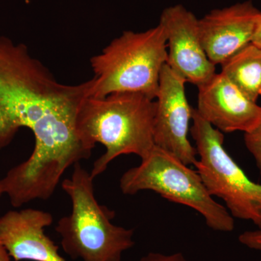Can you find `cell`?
<instances>
[{
    "mask_svg": "<svg viewBox=\"0 0 261 261\" xmlns=\"http://www.w3.org/2000/svg\"><path fill=\"white\" fill-rule=\"evenodd\" d=\"M94 179L80 163L73 166L71 177L61 185L71 200V213L58 221L56 230L73 260L121 261L123 252L135 246V232L113 224L116 213L98 202Z\"/></svg>",
    "mask_w": 261,
    "mask_h": 261,
    "instance_id": "3957f363",
    "label": "cell"
},
{
    "mask_svg": "<svg viewBox=\"0 0 261 261\" xmlns=\"http://www.w3.org/2000/svg\"><path fill=\"white\" fill-rule=\"evenodd\" d=\"M191 133L197 155L195 166L213 197L224 201L234 219L251 221L261 229V184L252 181L224 147L222 132L192 108Z\"/></svg>",
    "mask_w": 261,
    "mask_h": 261,
    "instance_id": "8992f818",
    "label": "cell"
},
{
    "mask_svg": "<svg viewBox=\"0 0 261 261\" xmlns=\"http://www.w3.org/2000/svg\"><path fill=\"white\" fill-rule=\"evenodd\" d=\"M166 60L167 37L161 24L146 32H123L91 58L94 76L90 96L139 92L154 99Z\"/></svg>",
    "mask_w": 261,
    "mask_h": 261,
    "instance_id": "277c9868",
    "label": "cell"
},
{
    "mask_svg": "<svg viewBox=\"0 0 261 261\" xmlns=\"http://www.w3.org/2000/svg\"><path fill=\"white\" fill-rule=\"evenodd\" d=\"M3 186H2V182L1 179H0V197H1V196L3 195ZM0 217H1V216H0Z\"/></svg>",
    "mask_w": 261,
    "mask_h": 261,
    "instance_id": "ac0fdd59",
    "label": "cell"
},
{
    "mask_svg": "<svg viewBox=\"0 0 261 261\" xmlns=\"http://www.w3.org/2000/svg\"><path fill=\"white\" fill-rule=\"evenodd\" d=\"M138 261H188L181 252H176L171 255L149 252L145 256L141 257Z\"/></svg>",
    "mask_w": 261,
    "mask_h": 261,
    "instance_id": "9a60e30c",
    "label": "cell"
},
{
    "mask_svg": "<svg viewBox=\"0 0 261 261\" xmlns=\"http://www.w3.org/2000/svg\"><path fill=\"white\" fill-rule=\"evenodd\" d=\"M245 146L253 156L261 177V119L256 126L244 135Z\"/></svg>",
    "mask_w": 261,
    "mask_h": 261,
    "instance_id": "4fadbf2b",
    "label": "cell"
},
{
    "mask_svg": "<svg viewBox=\"0 0 261 261\" xmlns=\"http://www.w3.org/2000/svg\"><path fill=\"white\" fill-rule=\"evenodd\" d=\"M199 19L183 5L168 7L162 12L160 24L167 37L166 64L186 82L198 87L216 74L199 32Z\"/></svg>",
    "mask_w": 261,
    "mask_h": 261,
    "instance_id": "ba28073f",
    "label": "cell"
},
{
    "mask_svg": "<svg viewBox=\"0 0 261 261\" xmlns=\"http://www.w3.org/2000/svg\"><path fill=\"white\" fill-rule=\"evenodd\" d=\"M186 81L165 64L160 77L154 121V145L185 164L197 161V152L188 138L192 107L185 92Z\"/></svg>",
    "mask_w": 261,
    "mask_h": 261,
    "instance_id": "52a82bcc",
    "label": "cell"
},
{
    "mask_svg": "<svg viewBox=\"0 0 261 261\" xmlns=\"http://www.w3.org/2000/svg\"><path fill=\"white\" fill-rule=\"evenodd\" d=\"M252 43H253L255 45L261 48V20L256 31H255V34H254L253 39H252Z\"/></svg>",
    "mask_w": 261,
    "mask_h": 261,
    "instance_id": "2e32d148",
    "label": "cell"
},
{
    "mask_svg": "<svg viewBox=\"0 0 261 261\" xmlns=\"http://www.w3.org/2000/svg\"><path fill=\"white\" fill-rule=\"evenodd\" d=\"M156 102L139 92H116L104 97H87L77 117L81 140L92 151L102 144L106 152L94 161L95 178L113 160L135 154L144 159L153 148Z\"/></svg>",
    "mask_w": 261,
    "mask_h": 261,
    "instance_id": "7a4b0ae2",
    "label": "cell"
},
{
    "mask_svg": "<svg viewBox=\"0 0 261 261\" xmlns=\"http://www.w3.org/2000/svg\"><path fill=\"white\" fill-rule=\"evenodd\" d=\"M93 84V78L77 85L60 83L25 44L0 37V149L22 127L35 139L30 157L1 179L13 207L47 200L65 171L90 157L76 123Z\"/></svg>",
    "mask_w": 261,
    "mask_h": 261,
    "instance_id": "6da1fadb",
    "label": "cell"
},
{
    "mask_svg": "<svg viewBox=\"0 0 261 261\" xmlns=\"http://www.w3.org/2000/svg\"><path fill=\"white\" fill-rule=\"evenodd\" d=\"M139 166L127 170L120 179L125 195L149 190L163 198L191 207L214 231L231 232L234 219L224 205L214 200L197 170L191 169L174 154L154 145Z\"/></svg>",
    "mask_w": 261,
    "mask_h": 261,
    "instance_id": "5b68a950",
    "label": "cell"
},
{
    "mask_svg": "<svg viewBox=\"0 0 261 261\" xmlns=\"http://www.w3.org/2000/svg\"><path fill=\"white\" fill-rule=\"evenodd\" d=\"M223 73L249 99L261 95V48L250 43L221 64Z\"/></svg>",
    "mask_w": 261,
    "mask_h": 261,
    "instance_id": "7c38bea8",
    "label": "cell"
},
{
    "mask_svg": "<svg viewBox=\"0 0 261 261\" xmlns=\"http://www.w3.org/2000/svg\"><path fill=\"white\" fill-rule=\"evenodd\" d=\"M9 252L0 240V261H11Z\"/></svg>",
    "mask_w": 261,
    "mask_h": 261,
    "instance_id": "e0dca14e",
    "label": "cell"
},
{
    "mask_svg": "<svg viewBox=\"0 0 261 261\" xmlns=\"http://www.w3.org/2000/svg\"><path fill=\"white\" fill-rule=\"evenodd\" d=\"M261 12L251 1L212 10L199 19V32L207 57L221 65L252 42Z\"/></svg>",
    "mask_w": 261,
    "mask_h": 261,
    "instance_id": "9c48e42d",
    "label": "cell"
},
{
    "mask_svg": "<svg viewBox=\"0 0 261 261\" xmlns=\"http://www.w3.org/2000/svg\"><path fill=\"white\" fill-rule=\"evenodd\" d=\"M53 222L50 213L39 209L8 211L0 217V240L15 261H65L44 233Z\"/></svg>",
    "mask_w": 261,
    "mask_h": 261,
    "instance_id": "8fae6325",
    "label": "cell"
},
{
    "mask_svg": "<svg viewBox=\"0 0 261 261\" xmlns=\"http://www.w3.org/2000/svg\"><path fill=\"white\" fill-rule=\"evenodd\" d=\"M197 113L220 132H250L261 119V107L250 100L222 73L197 87Z\"/></svg>",
    "mask_w": 261,
    "mask_h": 261,
    "instance_id": "30bf717a",
    "label": "cell"
},
{
    "mask_svg": "<svg viewBox=\"0 0 261 261\" xmlns=\"http://www.w3.org/2000/svg\"><path fill=\"white\" fill-rule=\"evenodd\" d=\"M238 240L245 247L261 252V229L244 231L239 236Z\"/></svg>",
    "mask_w": 261,
    "mask_h": 261,
    "instance_id": "5bb4252c",
    "label": "cell"
}]
</instances>
